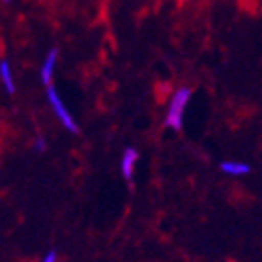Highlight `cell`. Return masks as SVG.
Segmentation results:
<instances>
[{
	"instance_id": "obj_9",
	"label": "cell",
	"mask_w": 262,
	"mask_h": 262,
	"mask_svg": "<svg viewBox=\"0 0 262 262\" xmlns=\"http://www.w3.org/2000/svg\"><path fill=\"white\" fill-rule=\"evenodd\" d=\"M2 2H4V4H10V2H11V0H2Z\"/></svg>"
},
{
	"instance_id": "obj_6",
	"label": "cell",
	"mask_w": 262,
	"mask_h": 262,
	"mask_svg": "<svg viewBox=\"0 0 262 262\" xmlns=\"http://www.w3.org/2000/svg\"><path fill=\"white\" fill-rule=\"evenodd\" d=\"M0 79H2V84L8 90V94H15V82H13V77H11V70L8 60L0 62Z\"/></svg>"
},
{
	"instance_id": "obj_1",
	"label": "cell",
	"mask_w": 262,
	"mask_h": 262,
	"mask_svg": "<svg viewBox=\"0 0 262 262\" xmlns=\"http://www.w3.org/2000/svg\"><path fill=\"white\" fill-rule=\"evenodd\" d=\"M193 90L187 86L178 88L170 99L169 111H167V118H165V126L172 127V129L180 131L184 127V111L187 107V101L191 98Z\"/></svg>"
},
{
	"instance_id": "obj_7",
	"label": "cell",
	"mask_w": 262,
	"mask_h": 262,
	"mask_svg": "<svg viewBox=\"0 0 262 262\" xmlns=\"http://www.w3.org/2000/svg\"><path fill=\"white\" fill-rule=\"evenodd\" d=\"M45 139L43 137H38V139H36V150H38V152H45Z\"/></svg>"
},
{
	"instance_id": "obj_4",
	"label": "cell",
	"mask_w": 262,
	"mask_h": 262,
	"mask_svg": "<svg viewBox=\"0 0 262 262\" xmlns=\"http://www.w3.org/2000/svg\"><path fill=\"white\" fill-rule=\"evenodd\" d=\"M137 159H139V152L135 148H126V152L122 156V174L126 180L133 178V169H135Z\"/></svg>"
},
{
	"instance_id": "obj_8",
	"label": "cell",
	"mask_w": 262,
	"mask_h": 262,
	"mask_svg": "<svg viewBox=\"0 0 262 262\" xmlns=\"http://www.w3.org/2000/svg\"><path fill=\"white\" fill-rule=\"evenodd\" d=\"M43 262H56V251H53V249H51V251L47 253V257L43 258Z\"/></svg>"
},
{
	"instance_id": "obj_5",
	"label": "cell",
	"mask_w": 262,
	"mask_h": 262,
	"mask_svg": "<svg viewBox=\"0 0 262 262\" xmlns=\"http://www.w3.org/2000/svg\"><path fill=\"white\" fill-rule=\"evenodd\" d=\"M221 170L227 172V174L242 176V174H247L251 170V167L247 163H238V161H223L221 163Z\"/></svg>"
},
{
	"instance_id": "obj_3",
	"label": "cell",
	"mask_w": 262,
	"mask_h": 262,
	"mask_svg": "<svg viewBox=\"0 0 262 262\" xmlns=\"http://www.w3.org/2000/svg\"><path fill=\"white\" fill-rule=\"evenodd\" d=\"M56 58H58V49H51L47 58H45L43 66H41V71H39V77H41V82L45 86H51V79H53V71H55Z\"/></svg>"
},
{
	"instance_id": "obj_2",
	"label": "cell",
	"mask_w": 262,
	"mask_h": 262,
	"mask_svg": "<svg viewBox=\"0 0 262 262\" xmlns=\"http://www.w3.org/2000/svg\"><path fill=\"white\" fill-rule=\"evenodd\" d=\"M47 99H49L51 107L55 109L56 116L60 118L62 126H64L68 131H71V133H79V127H77L75 120L71 118V115H70V113H68V109H66V107H64V103H62L60 96L56 94V90H55V88H53V86H47Z\"/></svg>"
}]
</instances>
